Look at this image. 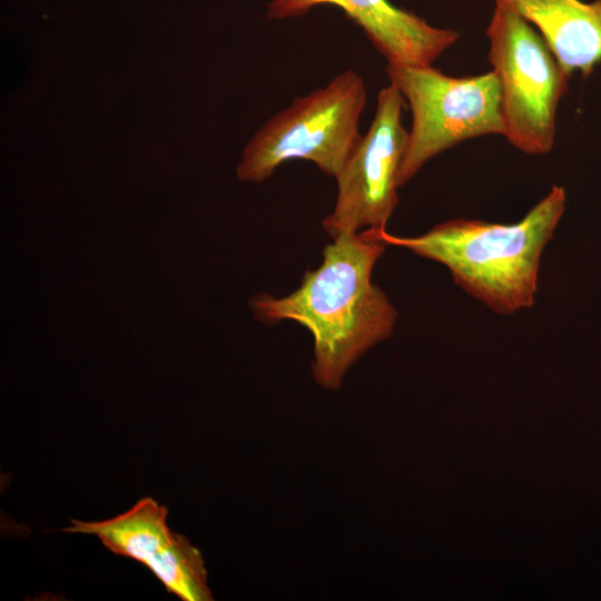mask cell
Instances as JSON below:
<instances>
[{"label": "cell", "instance_id": "6da1fadb", "mask_svg": "<svg viewBox=\"0 0 601 601\" xmlns=\"http://www.w3.org/2000/svg\"><path fill=\"white\" fill-rule=\"evenodd\" d=\"M378 230L333 238L322 264L304 274L298 288L279 298L260 293L249 302L255 318L265 324L293 321L311 332L313 376L324 388L337 390L349 367L394 331L397 311L372 282L388 246Z\"/></svg>", "mask_w": 601, "mask_h": 601}, {"label": "cell", "instance_id": "7a4b0ae2", "mask_svg": "<svg viewBox=\"0 0 601 601\" xmlns=\"http://www.w3.org/2000/svg\"><path fill=\"white\" fill-rule=\"evenodd\" d=\"M560 186L518 223L450 219L414 237L380 229L387 244L445 266L454 283L493 312L514 314L534 305L542 253L564 213Z\"/></svg>", "mask_w": 601, "mask_h": 601}, {"label": "cell", "instance_id": "3957f363", "mask_svg": "<svg viewBox=\"0 0 601 601\" xmlns=\"http://www.w3.org/2000/svg\"><path fill=\"white\" fill-rule=\"evenodd\" d=\"M365 106L364 80L352 69L296 97L246 144L237 177L262 183L294 159L311 161L325 175L336 177L362 137L358 124Z\"/></svg>", "mask_w": 601, "mask_h": 601}, {"label": "cell", "instance_id": "277c9868", "mask_svg": "<svg viewBox=\"0 0 601 601\" xmlns=\"http://www.w3.org/2000/svg\"><path fill=\"white\" fill-rule=\"evenodd\" d=\"M486 29L487 60L500 90L504 137L528 155H546L554 145L555 115L569 76L549 46L516 10L495 0Z\"/></svg>", "mask_w": 601, "mask_h": 601}, {"label": "cell", "instance_id": "5b68a950", "mask_svg": "<svg viewBox=\"0 0 601 601\" xmlns=\"http://www.w3.org/2000/svg\"><path fill=\"white\" fill-rule=\"evenodd\" d=\"M386 75L412 114L397 183L403 186L439 154L485 135H504L495 73L452 77L431 66L387 65Z\"/></svg>", "mask_w": 601, "mask_h": 601}, {"label": "cell", "instance_id": "8992f818", "mask_svg": "<svg viewBox=\"0 0 601 601\" xmlns=\"http://www.w3.org/2000/svg\"><path fill=\"white\" fill-rule=\"evenodd\" d=\"M404 102L392 83L378 91L372 124L335 177V206L323 220L332 238L386 229L398 204L397 177L408 136L402 122Z\"/></svg>", "mask_w": 601, "mask_h": 601}, {"label": "cell", "instance_id": "52a82bcc", "mask_svg": "<svg viewBox=\"0 0 601 601\" xmlns=\"http://www.w3.org/2000/svg\"><path fill=\"white\" fill-rule=\"evenodd\" d=\"M168 510L152 497L137 501L114 518L85 522L70 519L63 532L96 535L112 553L147 566L167 592L183 601H210L201 552L167 524Z\"/></svg>", "mask_w": 601, "mask_h": 601}, {"label": "cell", "instance_id": "ba28073f", "mask_svg": "<svg viewBox=\"0 0 601 601\" xmlns=\"http://www.w3.org/2000/svg\"><path fill=\"white\" fill-rule=\"evenodd\" d=\"M322 4L341 8L363 29L387 65L431 66L459 39L457 31L434 27L388 0H273L267 4V17H298Z\"/></svg>", "mask_w": 601, "mask_h": 601}, {"label": "cell", "instance_id": "9c48e42d", "mask_svg": "<svg viewBox=\"0 0 601 601\" xmlns=\"http://www.w3.org/2000/svg\"><path fill=\"white\" fill-rule=\"evenodd\" d=\"M497 1L534 26L569 77L580 71L587 78L601 61V0Z\"/></svg>", "mask_w": 601, "mask_h": 601}]
</instances>
